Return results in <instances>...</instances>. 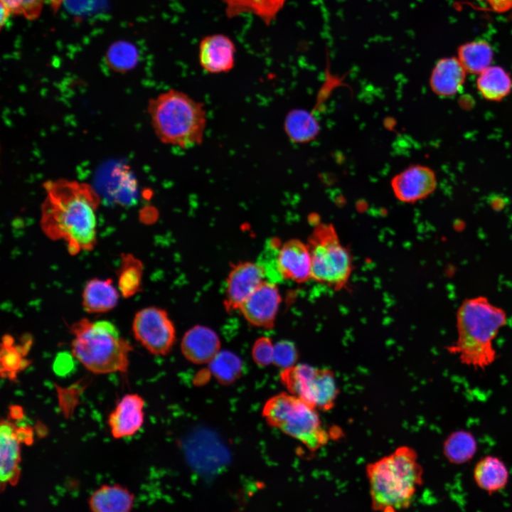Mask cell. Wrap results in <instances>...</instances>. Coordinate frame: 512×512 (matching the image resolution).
<instances>
[{
  "instance_id": "6da1fadb",
  "label": "cell",
  "mask_w": 512,
  "mask_h": 512,
  "mask_svg": "<svg viewBox=\"0 0 512 512\" xmlns=\"http://www.w3.org/2000/svg\"><path fill=\"white\" fill-rule=\"evenodd\" d=\"M46 196L40 225L51 240H63L69 253L92 250L97 243L96 211L100 198L88 183L58 179L43 183Z\"/></svg>"
},
{
  "instance_id": "7a4b0ae2",
  "label": "cell",
  "mask_w": 512,
  "mask_h": 512,
  "mask_svg": "<svg viewBox=\"0 0 512 512\" xmlns=\"http://www.w3.org/2000/svg\"><path fill=\"white\" fill-rule=\"evenodd\" d=\"M503 309L484 296L467 298L459 306L456 314L457 338L447 347L462 363L484 370L496 358L494 341L507 324Z\"/></svg>"
},
{
  "instance_id": "3957f363",
  "label": "cell",
  "mask_w": 512,
  "mask_h": 512,
  "mask_svg": "<svg viewBox=\"0 0 512 512\" xmlns=\"http://www.w3.org/2000/svg\"><path fill=\"white\" fill-rule=\"evenodd\" d=\"M371 507L374 511L394 512L412 503L422 484L423 471L415 450L400 446L366 467Z\"/></svg>"
},
{
  "instance_id": "277c9868",
  "label": "cell",
  "mask_w": 512,
  "mask_h": 512,
  "mask_svg": "<svg viewBox=\"0 0 512 512\" xmlns=\"http://www.w3.org/2000/svg\"><path fill=\"white\" fill-rule=\"evenodd\" d=\"M147 111L159 140L181 149L203 142L206 126L204 105L183 92L171 89L149 100Z\"/></svg>"
},
{
  "instance_id": "5b68a950",
  "label": "cell",
  "mask_w": 512,
  "mask_h": 512,
  "mask_svg": "<svg viewBox=\"0 0 512 512\" xmlns=\"http://www.w3.org/2000/svg\"><path fill=\"white\" fill-rule=\"evenodd\" d=\"M73 356L95 374L127 373L133 350L115 325L108 321L82 318L70 327Z\"/></svg>"
},
{
  "instance_id": "8992f818",
  "label": "cell",
  "mask_w": 512,
  "mask_h": 512,
  "mask_svg": "<svg viewBox=\"0 0 512 512\" xmlns=\"http://www.w3.org/2000/svg\"><path fill=\"white\" fill-rule=\"evenodd\" d=\"M319 412L300 398L284 392L267 400L262 416L269 425L300 442L310 451L316 452L331 438Z\"/></svg>"
},
{
  "instance_id": "52a82bcc",
  "label": "cell",
  "mask_w": 512,
  "mask_h": 512,
  "mask_svg": "<svg viewBox=\"0 0 512 512\" xmlns=\"http://www.w3.org/2000/svg\"><path fill=\"white\" fill-rule=\"evenodd\" d=\"M311 260V279L336 290L343 288L351 274L350 252L340 242L331 224L316 225L308 241Z\"/></svg>"
},
{
  "instance_id": "ba28073f",
  "label": "cell",
  "mask_w": 512,
  "mask_h": 512,
  "mask_svg": "<svg viewBox=\"0 0 512 512\" xmlns=\"http://www.w3.org/2000/svg\"><path fill=\"white\" fill-rule=\"evenodd\" d=\"M280 381L290 394L319 411H329L336 404L339 390L334 372L304 363L282 369Z\"/></svg>"
},
{
  "instance_id": "9c48e42d",
  "label": "cell",
  "mask_w": 512,
  "mask_h": 512,
  "mask_svg": "<svg viewBox=\"0 0 512 512\" xmlns=\"http://www.w3.org/2000/svg\"><path fill=\"white\" fill-rule=\"evenodd\" d=\"M135 339L149 353L164 356L176 341V329L167 312L159 307L148 306L138 311L132 321Z\"/></svg>"
},
{
  "instance_id": "30bf717a",
  "label": "cell",
  "mask_w": 512,
  "mask_h": 512,
  "mask_svg": "<svg viewBox=\"0 0 512 512\" xmlns=\"http://www.w3.org/2000/svg\"><path fill=\"white\" fill-rule=\"evenodd\" d=\"M435 172L429 166L415 164L395 175L390 186L396 198L414 203L430 196L436 189Z\"/></svg>"
},
{
  "instance_id": "8fae6325",
  "label": "cell",
  "mask_w": 512,
  "mask_h": 512,
  "mask_svg": "<svg viewBox=\"0 0 512 512\" xmlns=\"http://www.w3.org/2000/svg\"><path fill=\"white\" fill-rule=\"evenodd\" d=\"M31 433L28 429L18 428L14 423L2 420L0 425L1 491L7 484L16 485L20 477L21 443Z\"/></svg>"
},
{
  "instance_id": "7c38bea8",
  "label": "cell",
  "mask_w": 512,
  "mask_h": 512,
  "mask_svg": "<svg viewBox=\"0 0 512 512\" xmlns=\"http://www.w3.org/2000/svg\"><path fill=\"white\" fill-rule=\"evenodd\" d=\"M265 278V272L259 263L242 262L234 265L226 279L224 305L227 311L239 310Z\"/></svg>"
},
{
  "instance_id": "4fadbf2b",
  "label": "cell",
  "mask_w": 512,
  "mask_h": 512,
  "mask_svg": "<svg viewBox=\"0 0 512 512\" xmlns=\"http://www.w3.org/2000/svg\"><path fill=\"white\" fill-rule=\"evenodd\" d=\"M281 300L276 284L265 280L245 301L239 310L250 324L270 329L274 324Z\"/></svg>"
},
{
  "instance_id": "5bb4252c",
  "label": "cell",
  "mask_w": 512,
  "mask_h": 512,
  "mask_svg": "<svg viewBox=\"0 0 512 512\" xmlns=\"http://www.w3.org/2000/svg\"><path fill=\"white\" fill-rule=\"evenodd\" d=\"M282 279L303 283L311 279V260L307 244L291 239L282 245L277 257Z\"/></svg>"
},
{
  "instance_id": "9a60e30c",
  "label": "cell",
  "mask_w": 512,
  "mask_h": 512,
  "mask_svg": "<svg viewBox=\"0 0 512 512\" xmlns=\"http://www.w3.org/2000/svg\"><path fill=\"white\" fill-rule=\"evenodd\" d=\"M198 51L200 65L207 73H227L234 67L235 46L224 34L205 36L200 42Z\"/></svg>"
},
{
  "instance_id": "2e32d148",
  "label": "cell",
  "mask_w": 512,
  "mask_h": 512,
  "mask_svg": "<svg viewBox=\"0 0 512 512\" xmlns=\"http://www.w3.org/2000/svg\"><path fill=\"white\" fill-rule=\"evenodd\" d=\"M144 404L138 394H127L121 398L108 417L114 439L132 437L140 430L144 420Z\"/></svg>"
},
{
  "instance_id": "e0dca14e",
  "label": "cell",
  "mask_w": 512,
  "mask_h": 512,
  "mask_svg": "<svg viewBox=\"0 0 512 512\" xmlns=\"http://www.w3.org/2000/svg\"><path fill=\"white\" fill-rule=\"evenodd\" d=\"M181 349L188 361L195 364L208 363L220 351V341L213 330L197 325L185 333Z\"/></svg>"
},
{
  "instance_id": "ac0fdd59",
  "label": "cell",
  "mask_w": 512,
  "mask_h": 512,
  "mask_svg": "<svg viewBox=\"0 0 512 512\" xmlns=\"http://www.w3.org/2000/svg\"><path fill=\"white\" fill-rule=\"evenodd\" d=\"M466 71L454 57L440 59L434 67L430 85L437 95L452 97L457 94L463 87Z\"/></svg>"
},
{
  "instance_id": "d6986e66",
  "label": "cell",
  "mask_w": 512,
  "mask_h": 512,
  "mask_svg": "<svg viewBox=\"0 0 512 512\" xmlns=\"http://www.w3.org/2000/svg\"><path fill=\"white\" fill-rule=\"evenodd\" d=\"M110 278H92L86 282L82 294V304L89 314H100L113 309L120 293Z\"/></svg>"
},
{
  "instance_id": "ffe728a7",
  "label": "cell",
  "mask_w": 512,
  "mask_h": 512,
  "mask_svg": "<svg viewBox=\"0 0 512 512\" xmlns=\"http://www.w3.org/2000/svg\"><path fill=\"white\" fill-rule=\"evenodd\" d=\"M134 496L119 484L102 485L95 490L88 500L93 512H129L134 506Z\"/></svg>"
},
{
  "instance_id": "44dd1931",
  "label": "cell",
  "mask_w": 512,
  "mask_h": 512,
  "mask_svg": "<svg viewBox=\"0 0 512 512\" xmlns=\"http://www.w3.org/2000/svg\"><path fill=\"white\" fill-rule=\"evenodd\" d=\"M228 18L252 14L270 25L277 17L287 0H221Z\"/></svg>"
},
{
  "instance_id": "7402d4cb",
  "label": "cell",
  "mask_w": 512,
  "mask_h": 512,
  "mask_svg": "<svg viewBox=\"0 0 512 512\" xmlns=\"http://www.w3.org/2000/svg\"><path fill=\"white\" fill-rule=\"evenodd\" d=\"M476 87L484 99L500 102L512 91V78L503 68L489 66L479 75Z\"/></svg>"
},
{
  "instance_id": "603a6c76",
  "label": "cell",
  "mask_w": 512,
  "mask_h": 512,
  "mask_svg": "<svg viewBox=\"0 0 512 512\" xmlns=\"http://www.w3.org/2000/svg\"><path fill=\"white\" fill-rule=\"evenodd\" d=\"M474 480L479 488L493 493L503 489L508 479V471L504 463L497 457L487 456L475 466Z\"/></svg>"
},
{
  "instance_id": "cb8c5ba5",
  "label": "cell",
  "mask_w": 512,
  "mask_h": 512,
  "mask_svg": "<svg viewBox=\"0 0 512 512\" xmlns=\"http://www.w3.org/2000/svg\"><path fill=\"white\" fill-rule=\"evenodd\" d=\"M284 130L294 143L312 141L319 132V124L312 114L302 109L291 110L284 120Z\"/></svg>"
},
{
  "instance_id": "d4e9b609",
  "label": "cell",
  "mask_w": 512,
  "mask_h": 512,
  "mask_svg": "<svg viewBox=\"0 0 512 512\" xmlns=\"http://www.w3.org/2000/svg\"><path fill=\"white\" fill-rule=\"evenodd\" d=\"M457 55L466 73L479 75L491 66L494 54L488 43L475 41L460 46Z\"/></svg>"
},
{
  "instance_id": "484cf974",
  "label": "cell",
  "mask_w": 512,
  "mask_h": 512,
  "mask_svg": "<svg viewBox=\"0 0 512 512\" xmlns=\"http://www.w3.org/2000/svg\"><path fill=\"white\" fill-rule=\"evenodd\" d=\"M32 343L29 336H24L21 343L15 344V340L11 335L5 334L2 337L1 343V368L6 376L12 378L19 370L23 368L26 360L24 356Z\"/></svg>"
},
{
  "instance_id": "4316f807",
  "label": "cell",
  "mask_w": 512,
  "mask_h": 512,
  "mask_svg": "<svg viewBox=\"0 0 512 512\" xmlns=\"http://www.w3.org/2000/svg\"><path fill=\"white\" fill-rule=\"evenodd\" d=\"M142 275V262L132 254H122L117 272L118 289L121 295L128 298L137 294L141 290Z\"/></svg>"
},
{
  "instance_id": "83f0119b",
  "label": "cell",
  "mask_w": 512,
  "mask_h": 512,
  "mask_svg": "<svg viewBox=\"0 0 512 512\" xmlns=\"http://www.w3.org/2000/svg\"><path fill=\"white\" fill-rule=\"evenodd\" d=\"M477 444L474 436L469 432L457 431L452 433L444 444V454L454 464L469 461L475 454Z\"/></svg>"
},
{
  "instance_id": "f1b7e54d",
  "label": "cell",
  "mask_w": 512,
  "mask_h": 512,
  "mask_svg": "<svg viewBox=\"0 0 512 512\" xmlns=\"http://www.w3.org/2000/svg\"><path fill=\"white\" fill-rule=\"evenodd\" d=\"M208 364L213 375L223 384L233 383L242 371L241 359L228 351H220Z\"/></svg>"
},
{
  "instance_id": "f546056e",
  "label": "cell",
  "mask_w": 512,
  "mask_h": 512,
  "mask_svg": "<svg viewBox=\"0 0 512 512\" xmlns=\"http://www.w3.org/2000/svg\"><path fill=\"white\" fill-rule=\"evenodd\" d=\"M107 63L114 71L125 73L134 68L138 61L136 47L127 41H117L108 49Z\"/></svg>"
},
{
  "instance_id": "4dcf8cb0",
  "label": "cell",
  "mask_w": 512,
  "mask_h": 512,
  "mask_svg": "<svg viewBox=\"0 0 512 512\" xmlns=\"http://www.w3.org/2000/svg\"><path fill=\"white\" fill-rule=\"evenodd\" d=\"M45 1L46 0H1V5L6 7L13 15L33 21L40 16Z\"/></svg>"
},
{
  "instance_id": "1f68e13d",
  "label": "cell",
  "mask_w": 512,
  "mask_h": 512,
  "mask_svg": "<svg viewBox=\"0 0 512 512\" xmlns=\"http://www.w3.org/2000/svg\"><path fill=\"white\" fill-rule=\"evenodd\" d=\"M297 359V351L294 344L289 341H280L274 344L273 364L282 369L294 364Z\"/></svg>"
},
{
  "instance_id": "d6a6232c",
  "label": "cell",
  "mask_w": 512,
  "mask_h": 512,
  "mask_svg": "<svg viewBox=\"0 0 512 512\" xmlns=\"http://www.w3.org/2000/svg\"><path fill=\"white\" fill-rule=\"evenodd\" d=\"M252 357L255 363L262 367L273 363L274 344L269 337L257 338L252 348Z\"/></svg>"
},
{
  "instance_id": "836d02e7",
  "label": "cell",
  "mask_w": 512,
  "mask_h": 512,
  "mask_svg": "<svg viewBox=\"0 0 512 512\" xmlns=\"http://www.w3.org/2000/svg\"><path fill=\"white\" fill-rule=\"evenodd\" d=\"M487 1L497 12L506 11L512 8V0H487Z\"/></svg>"
},
{
  "instance_id": "e575fe53",
  "label": "cell",
  "mask_w": 512,
  "mask_h": 512,
  "mask_svg": "<svg viewBox=\"0 0 512 512\" xmlns=\"http://www.w3.org/2000/svg\"><path fill=\"white\" fill-rule=\"evenodd\" d=\"M11 15V12L6 7L1 5V28L3 27V26L7 21L8 18L10 17Z\"/></svg>"
}]
</instances>
